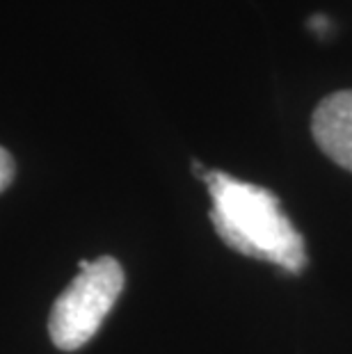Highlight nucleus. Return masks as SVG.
<instances>
[{
    "mask_svg": "<svg viewBox=\"0 0 352 354\" xmlns=\"http://www.w3.org/2000/svg\"><path fill=\"white\" fill-rule=\"evenodd\" d=\"M201 178L213 199L211 220L215 231L231 250L295 274L304 268V240L270 190L224 171H204Z\"/></svg>",
    "mask_w": 352,
    "mask_h": 354,
    "instance_id": "obj_1",
    "label": "nucleus"
},
{
    "mask_svg": "<svg viewBox=\"0 0 352 354\" xmlns=\"http://www.w3.org/2000/svg\"><path fill=\"white\" fill-rule=\"evenodd\" d=\"M122 290L124 270L115 259L103 256L92 263L82 261L80 274L66 286L50 308L48 334L55 348L73 352L92 341Z\"/></svg>",
    "mask_w": 352,
    "mask_h": 354,
    "instance_id": "obj_2",
    "label": "nucleus"
},
{
    "mask_svg": "<svg viewBox=\"0 0 352 354\" xmlns=\"http://www.w3.org/2000/svg\"><path fill=\"white\" fill-rule=\"evenodd\" d=\"M311 131L323 153L352 171V89L329 94L318 103Z\"/></svg>",
    "mask_w": 352,
    "mask_h": 354,
    "instance_id": "obj_3",
    "label": "nucleus"
},
{
    "mask_svg": "<svg viewBox=\"0 0 352 354\" xmlns=\"http://www.w3.org/2000/svg\"><path fill=\"white\" fill-rule=\"evenodd\" d=\"M14 160L7 149L0 147V192H5L7 187H10V183L14 180Z\"/></svg>",
    "mask_w": 352,
    "mask_h": 354,
    "instance_id": "obj_4",
    "label": "nucleus"
}]
</instances>
